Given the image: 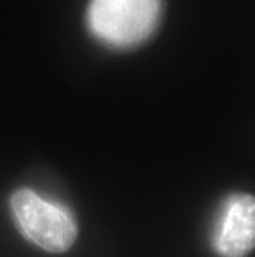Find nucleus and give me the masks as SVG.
Segmentation results:
<instances>
[{
  "label": "nucleus",
  "instance_id": "1",
  "mask_svg": "<svg viewBox=\"0 0 255 257\" xmlns=\"http://www.w3.org/2000/svg\"><path fill=\"white\" fill-rule=\"evenodd\" d=\"M161 14L162 0H90L86 24L103 45L128 50L154 34Z\"/></svg>",
  "mask_w": 255,
  "mask_h": 257
},
{
  "label": "nucleus",
  "instance_id": "2",
  "mask_svg": "<svg viewBox=\"0 0 255 257\" xmlns=\"http://www.w3.org/2000/svg\"><path fill=\"white\" fill-rule=\"evenodd\" d=\"M10 209L22 234L47 252H65L73 245L78 227L72 212L32 189H19L10 198Z\"/></svg>",
  "mask_w": 255,
  "mask_h": 257
},
{
  "label": "nucleus",
  "instance_id": "3",
  "mask_svg": "<svg viewBox=\"0 0 255 257\" xmlns=\"http://www.w3.org/2000/svg\"><path fill=\"white\" fill-rule=\"evenodd\" d=\"M212 245L222 257H243L255 247V196L235 193L225 199Z\"/></svg>",
  "mask_w": 255,
  "mask_h": 257
}]
</instances>
